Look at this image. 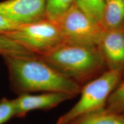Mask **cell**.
<instances>
[{
    "instance_id": "obj_6",
    "label": "cell",
    "mask_w": 124,
    "mask_h": 124,
    "mask_svg": "<svg viewBox=\"0 0 124 124\" xmlns=\"http://www.w3.org/2000/svg\"><path fill=\"white\" fill-rule=\"evenodd\" d=\"M46 0H6L0 2V15L18 26L46 18Z\"/></svg>"
},
{
    "instance_id": "obj_12",
    "label": "cell",
    "mask_w": 124,
    "mask_h": 124,
    "mask_svg": "<svg viewBox=\"0 0 124 124\" xmlns=\"http://www.w3.org/2000/svg\"><path fill=\"white\" fill-rule=\"evenodd\" d=\"M74 4V0H46V18L57 21Z\"/></svg>"
},
{
    "instance_id": "obj_16",
    "label": "cell",
    "mask_w": 124,
    "mask_h": 124,
    "mask_svg": "<svg viewBox=\"0 0 124 124\" xmlns=\"http://www.w3.org/2000/svg\"><path fill=\"white\" fill-rule=\"evenodd\" d=\"M18 26L11 20L0 15V35L13 30Z\"/></svg>"
},
{
    "instance_id": "obj_17",
    "label": "cell",
    "mask_w": 124,
    "mask_h": 124,
    "mask_svg": "<svg viewBox=\"0 0 124 124\" xmlns=\"http://www.w3.org/2000/svg\"></svg>"
},
{
    "instance_id": "obj_4",
    "label": "cell",
    "mask_w": 124,
    "mask_h": 124,
    "mask_svg": "<svg viewBox=\"0 0 124 124\" xmlns=\"http://www.w3.org/2000/svg\"><path fill=\"white\" fill-rule=\"evenodd\" d=\"M2 36L20 45L31 54L43 56L63 42L58 23L44 19L18 26Z\"/></svg>"
},
{
    "instance_id": "obj_8",
    "label": "cell",
    "mask_w": 124,
    "mask_h": 124,
    "mask_svg": "<svg viewBox=\"0 0 124 124\" xmlns=\"http://www.w3.org/2000/svg\"><path fill=\"white\" fill-rule=\"evenodd\" d=\"M98 47L107 69L124 74V27L105 31Z\"/></svg>"
},
{
    "instance_id": "obj_1",
    "label": "cell",
    "mask_w": 124,
    "mask_h": 124,
    "mask_svg": "<svg viewBox=\"0 0 124 124\" xmlns=\"http://www.w3.org/2000/svg\"><path fill=\"white\" fill-rule=\"evenodd\" d=\"M9 72L11 89L17 94L59 92L74 97L82 87L65 77L39 56L31 54L2 55Z\"/></svg>"
},
{
    "instance_id": "obj_13",
    "label": "cell",
    "mask_w": 124,
    "mask_h": 124,
    "mask_svg": "<svg viewBox=\"0 0 124 124\" xmlns=\"http://www.w3.org/2000/svg\"><path fill=\"white\" fill-rule=\"evenodd\" d=\"M105 109L117 114H124V79L121 80L107 101Z\"/></svg>"
},
{
    "instance_id": "obj_15",
    "label": "cell",
    "mask_w": 124,
    "mask_h": 124,
    "mask_svg": "<svg viewBox=\"0 0 124 124\" xmlns=\"http://www.w3.org/2000/svg\"><path fill=\"white\" fill-rule=\"evenodd\" d=\"M15 117L13 100L4 97L0 100V124H4Z\"/></svg>"
},
{
    "instance_id": "obj_10",
    "label": "cell",
    "mask_w": 124,
    "mask_h": 124,
    "mask_svg": "<svg viewBox=\"0 0 124 124\" xmlns=\"http://www.w3.org/2000/svg\"><path fill=\"white\" fill-rule=\"evenodd\" d=\"M67 124H124V115L104 108L81 116Z\"/></svg>"
},
{
    "instance_id": "obj_2",
    "label": "cell",
    "mask_w": 124,
    "mask_h": 124,
    "mask_svg": "<svg viewBox=\"0 0 124 124\" xmlns=\"http://www.w3.org/2000/svg\"><path fill=\"white\" fill-rule=\"evenodd\" d=\"M40 57L81 86L108 70L98 46L63 42Z\"/></svg>"
},
{
    "instance_id": "obj_5",
    "label": "cell",
    "mask_w": 124,
    "mask_h": 124,
    "mask_svg": "<svg viewBox=\"0 0 124 124\" xmlns=\"http://www.w3.org/2000/svg\"><path fill=\"white\" fill-rule=\"evenodd\" d=\"M63 42L98 46L105 32L75 4L57 21Z\"/></svg>"
},
{
    "instance_id": "obj_9",
    "label": "cell",
    "mask_w": 124,
    "mask_h": 124,
    "mask_svg": "<svg viewBox=\"0 0 124 124\" xmlns=\"http://www.w3.org/2000/svg\"><path fill=\"white\" fill-rule=\"evenodd\" d=\"M101 24L105 31L124 27V0H105Z\"/></svg>"
},
{
    "instance_id": "obj_3",
    "label": "cell",
    "mask_w": 124,
    "mask_h": 124,
    "mask_svg": "<svg viewBox=\"0 0 124 124\" xmlns=\"http://www.w3.org/2000/svg\"><path fill=\"white\" fill-rule=\"evenodd\" d=\"M123 72L108 70L82 87L80 98L56 124H67L78 118L105 108L110 95L122 79Z\"/></svg>"
},
{
    "instance_id": "obj_7",
    "label": "cell",
    "mask_w": 124,
    "mask_h": 124,
    "mask_svg": "<svg viewBox=\"0 0 124 124\" xmlns=\"http://www.w3.org/2000/svg\"><path fill=\"white\" fill-rule=\"evenodd\" d=\"M70 94L59 92H43L39 94L24 93L13 100L15 117L23 118L35 110L52 109L62 102L73 98Z\"/></svg>"
},
{
    "instance_id": "obj_11",
    "label": "cell",
    "mask_w": 124,
    "mask_h": 124,
    "mask_svg": "<svg viewBox=\"0 0 124 124\" xmlns=\"http://www.w3.org/2000/svg\"><path fill=\"white\" fill-rule=\"evenodd\" d=\"M74 4L91 20L101 25L105 0H74Z\"/></svg>"
},
{
    "instance_id": "obj_14",
    "label": "cell",
    "mask_w": 124,
    "mask_h": 124,
    "mask_svg": "<svg viewBox=\"0 0 124 124\" xmlns=\"http://www.w3.org/2000/svg\"><path fill=\"white\" fill-rule=\"evenodd\" d=\"M9 54H31L11 40L0 36V54L1 56Z\"/></svg>"
}]
</instances>
